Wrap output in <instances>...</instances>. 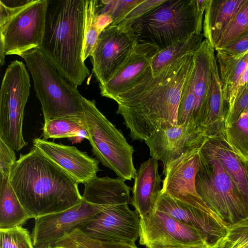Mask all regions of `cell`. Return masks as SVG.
I'll list each match as a JSON object with an SVG mask.
<instances>
[{
    "label": "cell",
    "instance_id": "obj_1",
    "mask_svg": "<svg viewBox=\"0 0 248 248\" xmlns=\"http://www.w3.org/2000/svg\"><path fill=\"white\" fill-rule=\"evenodd\" d=\"M193 60L194 53L186 55L155 77L150 67L136 84L112 99L133 140L144 141L159 130L177 125L181 93Z\"/></svg>",
    "mask_w": 248,
    "mask_h": 248
},
{
    "label": "cell",
    "instance_id": "obj_2",
    "mask_svg": "<svg viewBox=\"0 0 248 248\" xmlns=\"http://www.w3.org/2000/svg\"><path fill=\"white\" fill-rule=\"evenodd\" d=\"M9 178L32 218L65 211L83 199L75 180L34 146L28 153L20 155Z\"/></svg>",
    "mask_w": 248,
    "mask_h": 248
},
{
    "label": "cell",
    "instance_id": "obj_3",
    "mask_svg": "<svg viewBox=\"0 0 248 248\" xmlns=\"http://www.w3.org/2000/svg\"><path fill=\"white\" fill-rule=\"evenodd\" d=\"M85 0H48L40 47L48 60L73 84L80 86L90 75L82 58Z\"/></svg>",
    "mask_w": 248,
    "mask_h": 248
},
{
    "label": "cell",
    "instance_id": "obj_4",
    "mask_svg": "<svg viewBox=\"0 0 248 248\" xmlns=\"http://www.w3.org/2000/svg\"><path fill=\"white\" fill-rule=\"evenodd\" d=\"M21 57L31 74L44 121L66 118L84 123L81 105L83 96L78 86L66 78L40 48L31 50Z\"/></svg>",
    "mask_w": 248,
    "mask_h": 248
},
{
    "label": "cell",
    "instance_id": "obj_5",
    "mask_svg": "<svg viewBox=\"0 0 248 248\" xmlns=\"http://www.w3.org/2000/svg\"><path fill=\"white\" fill-rule=\"evenodd\" d=\"M81 105L88 140L97 160L118 177L125 181L135 179L137 171L133 163V147L98 109L94 100L83 97Z\"/></svg>",
    "mask_w": 248,
    "mask_h": 248
},
{
    "label": "cell",
    "instance_id": "obj_6",
    "mask_svg": "<svg viewBox=\"0 0 248 248\" xmlns=\"http://www.w3.org/2000/svg\"><path fill=\"white\" fill-rule=\"evenodd\" d=\"M131 27L138 43L162 50L196 32L193 0H165Z\"/></svg>",
    "mask_w": 248,
    "mask_h": 248
},
{
    "label": "cell",
    "instance_id": "obj_7",
    "mask_svg": "<svg viewBox=\"0 0 248 248\" xmlns=\"http://www.w3.org/2000/svg\"><path fill=\"white\" fill-rule=\"evenodd\" d=\"M196 188L201 199L228 226L248 217V203L217 159L199 152Z\"/></svg>",
    "mask_w": 248,
    "mask_h": 248
},
{
    "label": "cell",
    "instance_id": "obj_8",
    "mask_svg": "<svg viewBox=\"0 0 248 248\" xmlns=\"http://www.w3.org/2000/svg\"><path fill=\"white\" fill-rule=\"evenodd\" d=\"M30 78L21 61L6 69L0 92V138L16 151L28 145L23 134L24 109L30 93Z\"/></svg>",
    "mask_w": 248,
    "mask_h": 248
},
{
    "label": "cell",
    "instance_id": "obj_9",
    "mask_svg": "<svg viewBox=\"0 0 248 248\" xmlns=\"http://www.w3.org/2000/svg\"><path fill=\"white\" fill-rule=\"evenodd\" d=\"M137 44L132 27L109 26L101 32L91 55L93 70L99 86L114 75Z\"/></svg>",
    "mask_w": 248,
    "mask_h": 248
},
{
    "label": "cell",
    "instance_id": "obj_10",
    "mask_svg": "<svg viewBox=\"0 0 248 248\" xmlns=\"http://www.w3.org/2000/svg\"><path fill=\"white\" fill-rule=\"evenodd\" d=\"M139 238L146 248H183L207 243L200 231L156 209L140 217Z\"/></svg>",
    "mask_w": 248,
    "mask_h": 248
},
{
    "label": "cell",
    "instance_id": "obj_11",
    "mask_svg": "<svg viewBox=\"0 0 248 248\" xmlns=\"http://www.w3.org/2000/svg\"><path fill=\"white\" fill-rule=\"evenodd\" d=\"M48 0H33L17 14L0 33L5 55L21 56L41 46L45 29Z\"/></svg>",
    "mask_w": 248,
    "mask_h": 248
},
{
    "label": "cell",
    "instance_id": "obj_12",
    "mask_svg": "<svg viewBox=\"0 0 248 248\" xmlns=\"http://www.w3.org/2000/svg\"><path fill=\"white\" fill-rule=\"evenodd\" d=\"M78 229L100 242L135 243L140 235V217L128 204L109 206Z\"/></svg>",
    "mask_w": 248,
    "mask_h": 248
},
{
    "label": "cell",
    "instance_id": "obj_13",
    "mask_svg": "<svg viewBox=\"0 0 248 248\" xmlns=\"http://www.w3.org/2000/svg\"><path fill=\"white\" fill-rule=\"evenodd\" d=\"M104 209L83 199L65 211L35 218L31 234L34 248H52L64 234L80 228Z\"/></svg>",
    "mask_w": 248,
    "mask_h": 248
},
{
    "label": "cell",
    "instance_id": "obj_14",
    "mask_svg": "<svg viewBox=\"0 0 248 248\" xmlns=\"http://www.w3.org/2000/svg\"><path fill=\"white\" fill-rule=\"evenodd\" d=\"M200 148L186 153L164 168L161 194L207 211L211 209L199 196L196 188V176L200 166Z\"/></svg>",
    "mask_w": 248,
    "mask_h": 248
},
{
    "label": "cell",
    "instance_id": "obj_15",
    "mask_svg": "<svg viewBox=\"0 0 248 248\" xmlns=\"http://www.w3.org/2000/svg\"><path fill=\"white\" fill-rule=\"evenodd\" d=\"M206 138L201 128L185 124L159 130L144 141L150 155L161 161L164 168L186 153L200 148Z\"/></svg>",
    "mask_w": 248,
    "mask_h": 248
},
{
    "label": "cell",
    "instance_id": "obj_16",
    "mask_svg": "<svg viewBox=\"0 0 248 248\" xmlns=\"http://www.w3.org/2000/svg\"><path fill=\"white\" fill-rule=\"evenodd\" d=\"M155 209L165 212L181 222L200 231L205 235L208 245L225 236L229 227L212 210H201L161 193Z\"/></svg>",
    "mask_w": 248,
    "mask_h": 248
},
{
    "label": "cell",
    "instance_id": "obj_17",
    "mask_svg": "<svg viewBox=\"0 0 248 248\" xmlns=\"http://www.w3.org/2000/svg\"><path fill=\"white\" fill-rule=\"evenodd\" d=\"M33 145L67 171L79 184H86L97 177L99 161L73 146L36 138Z\"/></svg>",
    "mask_w": 248,
    "mask_h": 248
},
{
    "label": "cell",
    "instance_id": "obj_18",
    "mask_svg": "<svg viewBox=\"0 0 248 248\" xmlns=\"http://www.w3.org/2000/svg\"><path fill=\"white\" fill-rule=\"evenodd\" d=\"M158 51L152 45L138 43L133 53L114 75L99 86L101 95L112 99L136 84L150 68L152 58Z\"/></svg>",
    "mask_w": 248,
    "mask_h": 248
},
{
    "label": "cell",
    "instance_id": "obj_19",
    "mask_svg": "<svg viewBox=\"0 0 248 248\" xmlns=\"http://www.w3.org/2000/svg\"><path fill=\"white\" fill-rule=\"evenodd\" d=\"M134 180L131 204L140 217H144L155 210L161 193L162 181L158 171V160L151 157L142 162Z\"/></svg>",
    "mask_w": 248,
    "mask_h": 248
},
{
    "label": "cell",
    "instance_id": "obj_20",
    "mask_svg": "<svg viewBox=\"0 0 248 248\" xmlns=\"http://www.w3.org/2000/svg\"><path fill=\"white\" fill-rule=\"evenodd\" d=\"M203 155L222 164L237 189L248 203V170L243 162L222 140L206 138L200 149Z\"/></svg>",
    "mask_w": 248,
    "mask_h": 248
},
{
    "label": "cell",
    "instance_id": "obj_21",
    "mask_svg": "<svg viewBox=\"0 0 248 248\" xmlns=\"http://www.w3.org/2000/svg\"><path fill=\"white\" fill-rule=\"evenodd\" d=\"M214 47L205 39L194 53V123L202 129L211 78V58Z\"/></svg>",
    "mask_w": 248,
    "mask_h": 248
},
{
    "label": "cell",
    "instance_id": "obj_22",
    "mask_svg": "<svg viewBox=\"0 0 248 248\" xmlns=\"http://www.w3.org/2000/svg\"><path fill=\"white\" fill-rule=\"evenodd\" d=\"M131 187L121 178L96 177L84 185L82 197L89 203L106 207L121 204H131Z\"/></svg>",
    "mask_w": 248,
    "mask_h": 248
},
{
    "label": "cell",
    "instance_id": "obj_23",
    "mask_svg": "<svg viewBox=\"0 0 248 248\" xmlns=\"http://www.w3.org/2000/svg\"><path fill=\"white\" fill-rule=\"evenodd\" d=\"M247 0H207L203 20V34L214 47L223 31Z\"/></svg>",
    "mask_w": 248,
    "mask_h": 248
},
{
    "label": "cell",
    "instance_id": "obj_24",
    "mask_svg": "<svg viewBox=\"0 0 248 248\" xmlns=\"http://www.w3.org/2000/svg\"><path fill=\"white\" fill-rule=\"evenodd\" d=\"M215 51L214 49L211 54L210 83L201 126L206 138L214 137L216 125L222 123L224 124L225 116V101Z\"/></svg>",
    "mask_w": 248,
    "mask_h": 248
},
{
    "label": "cell",
    "instance_id": "obj_25",
    "mask_svg": "<svg viewBox=\"0 0 248 248\" xmlns=\"http://www.w3.org/2000/svg\"><path fill=\"white\" fill-rule=\"evenodd\" d=\"M216 56L224 100L229 109L238 93L240 78L248 65V50L237 55H226L216 52Z\"/></svg>",
    "mask_w": 248,
    "mask_h": 248
},
{
    "label": "cell",
    "instance_id": "obj_26",
    "mask_svg": "<svg viewBox=\"0 0 248 248\" xmlns=\"http://www.w3.org/2000/svg\"><path fill=\"white\" fill-rule=\"evenodd\" d=\"M31 218L12 187L9 177L0 176V229L22 226Z\"/></svg>",
    "mask_w": 248,
    "mask_h": 248
},
{
    "label": "cell",
    "instance_id": "obj_27",
    "mask_svg": "<svg viewBox=\"0 0 248 248\" xmlns=\"http://www.w3.org/2000/svg\"><path fill=\"white\" fill-rule=\"evenodd\" d=\"M203 33L194 32L167 47L159 51L152 58L150 68L154 77L163 68L184 56L194 53L203 40Z\"/></svg>",
    "mask_w": 248,
    "mask_h": 248
},
{
    "label": "cell",
    "instance_id": "obj_28",
    "mask_svg": "<svg viewBox=\"0 0 248 248\" xmlns=\"http://www.w3.org/2000/svg\"><path fill=\"white\" fill-rule=\"evenodd\" d=\"M223 140L245 163L248 164V109L242 112L236 121L224 130Z\"/></svg>",
    "mask_w": 248,
    "mask_h": 248
},
{
    "label": "cell",
    "instance_id": "obj_29",
    "mask_svg": "<svg viewBox=\"0 0 248 248\" xmlns=\"http://www.w3.org/2000/svg\"><path fill=\"white\" fill-rule=\"evenodd\" d=\"M43 139L78 138L88 140V135L84 123L66 118H57L45 122Z\"/></svg>",
    "mask_w": 248,
    "mask_h": 248
},
{
    "label": "cell",
    "instance_id": "obj_30",
    "mask_svg": "<svg viewBox=\"0 0 248 248\" xmlns=\"http://www.w3.org/2000/svg\"><path fill=\"white\" fill-rule=\"evenodd\" d=\"M96 0H85L84 38L82 58L84 62L91 56L100 33L96 25Z\"/></svg>",
    "mask_w": 248,
    "mask_h": 248
},
{
    "label": "cell",
    "instance_id": "obj_31",
    "mask_svg": "<svg viewBox=\"0 0 248 248\" xmlns=\"http://www.w3.org/2000/svg\"><path fill=\"white\" fill-rule=\"evenodd\" d=\"M248 32V0L223 31L214 47L220 49L232 41Z\"/></svg>",
    "mask_w": 248,
    "mask_h": 248
},
{
    "label": "cell",
    "instance_id": "obj_32",
    "mask_svg": "<svg viewBox=\"0 0 248 248\" xmlns=\"http://www.w3.org/2000/svg\"><path fill=\"white\" fill-rule=\"evenodd\" d=\"M208 248H248V217L229 226L226 235Z\"/></svg>",
    "mask_w": 248,
    "mask_h": 248
},
{
    "label": "cell",
    "instance_id": "obj_33",
    "mask_svg": "<svg viewBox=\"0 0 248 248\" xmlns=\"http://www.w3.org/2000/svg\"><path fill=\"white\" fill-rule=\"evenodd\" d=\"M194 104L193 64L192 67L185 80L182 89L178 108L177 125L185 124H195L193 120Z\"/></svg>",
    "mask_w": 248,
    "mask_h": 248
},
{
    "label": "cell",
    "instance_id": "obj_34",
    "mask_svg": "<svg viewBox=\"0 0 248 248\" xmlns=\"http://www.w3.org/2000/svg\"><path fill=\"white\" fill-rule=\"evenodd\" d=\"M0 248H34L29 231L22 226L0 229Z\"/></svg>",
    "mask_w": 248,
    "mask_h": 248
},
{
    "label": "cell",
    "instance_id": "obj_35",
    "mask_svg": "<svg viewBox=\"0 0 248 248\" xmlns=\"http://www.w3.org/2000/svg\"><path fill=\"white\" fill-rule=\"evenodd\" d=\"M83 248H138L134 242H103L91 239L78 228L62 237Z\"/></svg>",
    "mask_w": 248,
    "mask_h": 248
},
{
    "label": "cell",
    "instance_id": "obj_36",
    "mask_svg": "<svg viewBox=\"0 0 248 248\" xmlns=\"http://www.w3.org/2000/svg\"><path fill=\"white\" fill-rule=\"evenodd\" d=\"M247 109H248V82L239 89L232 106L227 109L225 116L224 128L230 127L236 121L240 114Z\"/></svg>",
    "mask_w": 248,
    "mask_h": 248
},
{
    "label": "cell",
    "instance_id": "obj_37",
    "mask_svg": "<svg viewBox=\"0 0 248 248\" xmlns=\"http://www.w3.org/2000/svg\"><path fill=\"white\" fill-rule=\"evenodd\" d=\"M165 0H144L132 10L117 25L131 27L143 16L163 3Z\"/></svg>",
    "mask_w": 248,
    "mask_h": 248
},
{
    "label": "cell",
    "instance_id": "obj_38",
    "mask_svg": "<svg viewBox=\"0 0 248 248\" xmlns=\"http://www.w3.org/2000/svg\"><path fill=\"white\" fill-rule=\"evenodd\" d=\"M14 150L0 138V176L9 177L12 169L16 161Z\"/></svg>",
    "mask_w": 248,
    "mask_h": 248
},
{
    "label": "cell",
    "instance_id": "obj_39",
    "mask_svg": "<svg viewBox=\"0 0 248 248\" xmlns=\"http://www.w3.org/2000/svg\"><path fill=\"white\" fill-rule=\"evenodd\" d=\"M144 0H113L111 12L113 22L109 26L117 25L132 10Z\"/></svg>",
    "mask_w": 248,
    "mask_h": 248
},
{
    "label": "cell",
    "instance_id": "obj_40",
    "mask_svg": "<svg viewBox=\"0 0 248 248\" xmlns=\"http://www.w3.org/2000/svg\"><path fill=\"white\" fill-rule=\"evenodd\" d=\"M248 50V32L232 41L224 47L215 51L226 55H237L244 53Z\"/></svg>",
    "mask_w": 248,
    "mask_h": 248
},
{
    "label": "cell",
    "instance_id": "obj_41",
    "mask_svg": "<svg viewBox=\"0 0 248 248\" xmlns=\"http://www.w3.org/2000/svg\"><path fill=\"white\" fill-rule=\"evenodd\" d=\"M33 0H31L28 4L18 7L8 6L0 2V33L3 32L11 20Z\"/></svg>",
    "mask_w": 248,
    "mask_h": 248
},
{
    "label": "cell",
    "instance_id": "obj_42",
    "mask_svg": "<svg viewBox=\"0 0 248 248\" xmlns=\"http://www.w3.org/2000/svg\"><path fill=\"white\" fill-rule=\"evenodd\" d=\"M195 6V14L196 18V32L202 33L203 25V16L205 12L207 0H193Z\"/></svg>",
    "mask_w": 248,
    "mask_h": 248
},
{
    "label": "cell",
    "instance_id": "obj_43",
    "mask_svg": "<svg viewBox=\"0 0 248 248\" xmlns=\"http://www.w3.org/2000/svg\"><path fill=\"white\" fill-rule=\"evenodd\" d=\"M112 22V18L109 15L101 14L96 15L97 27L100 33L105 28L109 26Z\"/></svg>",
    "mask_w": 248,
    "mask_h": 248
},
{
    "label": "cell",
    "instance_id": "obj_44",
    "mask_svg": "<svg viewBox=\"0 0 248 248\" xmlns=\"http://www.w3.org/2000/svg\"><path fill=\"white\" fill-rule=\"evenodd\" d=\"M52 248H79V247L76 243L62 238L55 243Z\"/></svg>",
    "mask_w": 248,
    "mask_h": 248
},
{
    "label": "cell",
    "instance_id": "obj_45",
    "mask_svg": "<svg viewBox=\"0 0 248 248\" xmlns=\"http://www.w3.org/2000/svg\"><path fill=\"white\" fill-rule=\"evenodd\" d=\"M248 82V65L244 71L239 82L238 91Z\"/></svg>",
    "mask_w": 248,
    "mask_h": 248
},
{
    "label": "cell",
    "instance_id": "obj_46",
    "mask_svg": "<svg viewBox=\"0 0 248 248\" xmlns=\"http://www.w3.org/2000/svg\"><path fill=\"white\" fill-rule=\"evenodd\" d=\"M208 244L207 243H204L203 244L192 246L190 247L183 248H208Z\"/></svg>",
    "mask_w": 248,
    "mask_h": 248
},
{
    "label": "cell",
    "instance_id": "obj_47",
    "mask_svg": "<svg viewBox=\"0 0 248 248\" xmlns=\"http://www.w3.org/2000/svg\"><path fill=\"white\" fill-rule=\"evenodd\" d=\"M79 248H83L80 247H79Z\"/></svg>",
    "mask_w": 248,
    "mask_h": 248
}]
</instances>
